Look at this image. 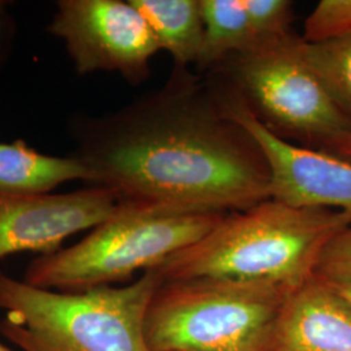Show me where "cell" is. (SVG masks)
Masks as SVG:
<instances>
[{"label":"cell","instance_id":"cell-1","mask_svg":"<svg viewBox=\"0 0 351 351\" xmlns=\"http://www.w3.org/2000/svg\"><path fill=\"white\" fill-rule=\"evenodd\" d=\"M68 130L90 185L117 203L226 215L271 198L263 150L189 69L173 68L162 88L114 112L73 117Z\"/></svg>","mask_w":351,"mask_h":351},{"label":"cell","instance_id":"cell-2","mask_svg":"<svg viewBox=\"0 0 351 351\" xmlns=\"http://www.w3.org/2000/svg\"><path fill=\"white\" fill-rule=\"evenodd\" d=\"M350 226L349 213L269 198L226 213L203 239L156 269L164 281L216 277L294 291L315 276L326 245Z\"/></svg>","mask_w":351,"mask_h":351},{"label":"cell","instance_id":"cell-3","mask_svg":"<svg viewBox=\"0 0 351 351\" xmlns=\"http://www.w3.org/2000/svg\"><path fill=\"white\" fill-rule=\"evenodd\" d=\"M163 277L84 291L37 288L0 269V332L24 351H150L145 319Z\"/></svg>","mask_w":351,"mask_h":351},{"label":"cell","instance_id":"cell-4","mask_svg":"<svg viewBox=\"0 0 351 351\" xmlns=\"http://www.w3.org/2000/svg\"><path fill=\"white\" fill-rule=\"evenodd\" d=\"M226 215L175 213L117 203L112 215L71 247L39 255L24 281L56 291H84L146 272L203 239Z\"/></svg>","mask_w":351,"mask_h":351},{"label":"cell","instance_id":"cell-5","mask_svg":"<svg viewBox=\"0 0 351 351\" xmlns=\"http://www.w3.org/2000/svg\"><path fill=\"white\" fill-rule=\"evenodd\" d=\"M290 290L268 282L195 277L168 280L146 319L150 351H267Z\"/></svg>","mask_w":351,"mask_h":351},{"label":"cell","instance_id":"cell-6","mask_svg":"<svg viewBox=\"0 0 351 351\" xmlns=\"http://www.w3.org/2000/svg\"><path fill=\"white\" fill-rule=\"evenodd\" d=\"M301 37L289 34L256 45L215 68V81L242 101L272 134L307 149H322L351 132L303 56Z\"/></svg>","mask_w":351,"mask_h":351},{"label":"cell","instance_id":"cell-7","mask_svg":"<svg viewBox=\"0 0 351 351\" xmlns=\"http://www.w3.org/2000/svg\"><path fill=\"white\" fill-rule=\"evenodd\" d=\"M47 30L63 40L78 75L116 72L132 85L149 78L160 51L132 0H59Z\"/></svg>","mask_w":351,"mask_h":351},{"label":"cell","instance_id":"cell-8","mask_svg":"<svg viewBox=\"0 0 351 351\" xmlns=\"http://www.w3.org/2000/svg\"><path fill=\"white\" fill-rule=\"evenodd\" d=\"M211 85L230 116L263 150L271 169V198L297 207L329 208L351 215V164L326 151L278 138L228 88Z\"/></svg>","mask_w":351,"mask_h":351},{"label":"cell","instance_id":"cell-9","mask_svg":"<svg viewBox=\"0 0 351 351\" xmlns=\"http://www.w3.org/2000/svg\"><path fill=\"white\" fill-rule=\"evenodd\" d=\"M117 207L111 190L21 195L0 191V259L19 252L52 254L75 233L104 223Z\"/></svg>","mask_w":351,"mask_h":351},{"label":"cell","instance_id":"cell-10","mask_svg":"<svg viewBox=\"0 0 351 351\" xmlns=\"http://www.w3.org/2000/svg\"><path fill=\"white\" fill-rule=\"evenodd\" d=\"M267 351H351V302L313 277L290 293Z\"/></svg>","mask_w":351,"mask_h":351},{"label":"cell","instance_id":"cell-11","mask_svg":"<svg viewBox=\"0 0 351 351\" xmlns=\"http://www.w3.org/2000/svg\"><path fill=\"white\" fill-rule=\"evenodd\" d=\"M75 180L91 184L93 176L72 154L51 156L27 146L23 139L0 141V191L45 195Z\"/></svg>","mask_w":351,"mask_h":351},{"label":"cell","instance_id":"cell-12","mask_svg":"<svg viewBox=\"0 0 351 351\" xmlns=\"http://www.w3.org/2000/svg\"><path fill=\"white\" fill-rule=\"evenodd\" d=\"M147 20L160 50L173 68L195 65L203 40L201 0H132Z\"/></svg>","mask_w":351,"mask_h":351},{"label":"cell","instance_id":"cell-13","mask_svg":"<svg viewBox=\"0 0 351 351\" xmlns=\"http://www.w3.org/2000/svg\"><path fill=\"white\" fill-rule=\"evenodd\" d=\"M203 40L195 63L198 73H210L229 58L255 46L242 0H201Z\"/></svg>","mask_w":351,"mask_h":351},{"label":"cell","instance_id":"cell-14","mask_svg":"<svg viewBox=\"0 0 351 351\" xmlns=\"http://www.w3.org/2000/svg\"><path fill=\"white\" fill-rule=\"evenodd\" d=\"M302 51L329 98L351 123V36L320 43L303 42Z\"/></svg>","mask_w":351,"mask_h":351},{"label":"cell","instance_id":"cell-15","mask_svg":"<svg viewBox=\"0 0 351 351\" xmlns=\"http://www.w3.org/2000/svg\"><path fill=\"white\" fill-rule=\"evenodd\" d=\"M256 45L293 34L294 4L289 0H242Z\"/></svg>","mask_w":351,"mask_h":351},{"label":"cell","instance_id":"cell-16","mask_svg":"<svg viewBox=\"0 0 351 351\" xmlns=\"http://www.w3.org/2000/svg\"><path fill=\"white\" fill-rule=\"evenodd\" d=\"M351 36V0H322L304 21L302 39L320 43Z\"/></svg>","mask_w":351,"mask_h":351},{"label":"cell","instance_id":"cell-17","mask_svg":"<svg viewBox=\"0 0 351 351\" xmlns=\"http://www.w3.org/2000/svg\"><path fill=\"white\" fill-rule=\"evenodd\" d=\"M351 272V226L339 232L328 243L317 264L316 276H332Z\"/></svg>","mask_w":351,"mask_h":351},{"label":"cell","instance_id":"cell-18","mask_svg":"<svg viewBox=\"0 0 351 351\" xmlns=\"http://www.w3.org/2000/svg\"><path fill=\"white\" fill-rule=\"evenodd\" d=\"M16 34L17 25L11 12V3L0 0V72L11 59Z\"/></svg>","mask_w":351,"mask_h":351},{"label":"cell","instance_id":"cell-19","mask_svg":"<svg viewBox=\"0 0 351 351\" xmlns=\"http://www.w3.org/2000/svg\"><path fill=\"white\" fill-rule=\"evenodd\" d=\"M319 150L326 151L328 154L351 164V132L343 133L337 138L328 142Z\"/></svg>","mask_w":351,"mask_h":351},{"label":"cell","instance_id":"cell-20","mask_svg":"<svg viewBox=\"0 0 351 351\" xmlns=\"http://www.w3.org/2000/svg\"><path fill=\"white\" fill-rule=\"evenodd\" d=\"M316 276V275H315ZM326 281L332 289H335L343 298L351 302V272L350 274H339L332 276H317Z\"/></svg>","mask_w":351,"mask_h":351},{"label":"cell","instance_id":"cell-21","mask_svg":"<svg viewBox=\"0 0 351 351\" xmlns=\"http://www.w3.org/2000/svg\"><path fill=\"white\" fill-rule=\"evenodd\" d=\"M0 351H13L10 349V348H7L5 345H3L1 342H0Z\"/></svg>","mask_w":351,"mask_h":351}]
</instances>
